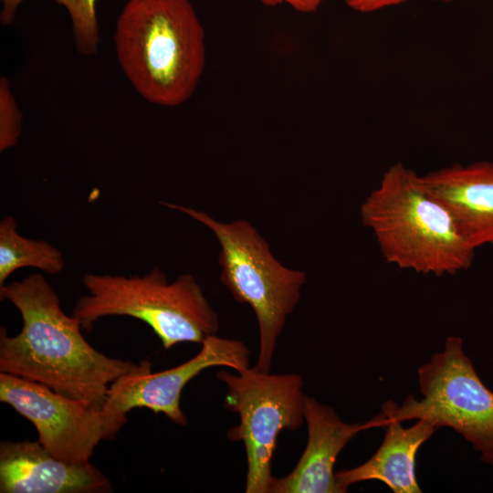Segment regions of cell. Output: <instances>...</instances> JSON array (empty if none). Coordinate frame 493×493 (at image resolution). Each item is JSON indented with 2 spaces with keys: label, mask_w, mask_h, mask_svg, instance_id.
I'll list each match as a JSON object with an SVG mask.
<instances>
[{
  "label": "cell",
  "mask_w": 493,
  "mask_h": 493,
  "mask_svg": "<svg viewBox=\"0 0 493 493\" xmlns=\"http://www.w3.org/2000/svg\"><path fill=\"white\" fill-rule=\"evenodd\" d=\"M35 267L49 275L65 268L63 254L45 240L21 236L12 215L0 222V287L17 269Z\"/></svg>",
  "instance_id": "cell-14"
},
{
  "label": "cell",
  "mask_w": 493,
  "mask_h": 493,
  "mask_svg": "<svg viewBox=\"0 0 493 493\" xmlns=\"http://www.w3.org/2000/svg\"><path fill=\"white\" fill-rule=\"evenodd\" d=\"M267 6L288 5L300 13H312L318 10L324 0H257Z\"/></svg>",
  "instance_id": "cell-18"
},
{
  "label": "cell",
  "mask_w": 493,
  "mask_h": 493,
  "mask_svg": "<svg viewBox=\"0 0 493 493\" xmlns=\"http://www.w3.org/2000/svg\"><path fill=\"white\" fill-rule=\"evenodd\" d=\"M493 246V245H492Z\"/></svg>",
  "instance_id": "cell-21"
},
{
  "label": "cell",
  "mask_w": 493,
  "mask_h": 493,
  "mask_svg": "<svg viewBox=\"0 0 493 493\" xmlns=\"http://www.w3.org/2000/svg\"><path fill=\"white\" fill-rule=\"evenodd\" d=\"M22 132V114L5 77L0 80V151L17 144Z\"/></svg>",
  "instance_id": "cell-16"
},
{
  "label": "cell",
  "mask_w": 493,
  "mask_h": 493,
  "mask_svg": "<svg viewBox=\"0 0 493 493\" xmlns=\"http://www.w3.org/2000/svg\"><path fill=\"white\" fill-rule=\"evenodd\" d=\"M114 43L123 72L149 102L175 107L194 92L205 46L190 0H128L116 22Z\"/></svg>",
  "instance_id": "cell-2"
},
{
  "label": "cell",
  "mask_w": 493,
  "mask_h": 493,
  "mask_svg": "<svg viewBox=\"0 0 493 493\" xmlns=\"http://www.w3.org/2000/svg\"><path fill=\"white\" fill-rule=\"evenodd\" d=\"M208 227L220 244V279L234 299L251 307L259 331V351L255 367L269 372L278 339L287 318L300 299L306 273L283 266L268 243L245 219L231 223L215 220L207 213L163 202Z\"/></svg>",
  "instance_id": "cell-5"
},
{
  "label": "cell",
  "mask_w": 493,
  "mask_h": 493,
  "mask_svg": "<svg viewBox=\"0 0 493 493\" xmlns=\"http://www.w3.org/2000/svg\"><path fill=\"white\" fill-rule=\"evenodd\" d=\"M50 1L63 6L69 15L77 50L81 55H95L100 44L95 7L97 0Z\"/></svg>",
  "instance_id": "cell-15"
},
{
  "label": "cell",
  "mask_w": 493,
  "mask_h": 493,
  "mask_svg": "<svg viewBox=\"0 0 493 493\" xmlns=\"http://www.w3.org/2000/svg\"><path fill=\"white\" fill-rule=\"evenodd\" d=\"M306 447L292 471L276 477L271 493H342L334 472L338 456L366 424L343 422L335 410L306 395Z\"/></svg>",
  "instance_id": "cell-11"
},
{
  "label": "cell",
  "mask_w": 493,
  "mask_h": 493,
  "mask_svg": "<svg viewBox=\"0 0 493 493\" xmlns=\"http://www.w3.org/2000/svg\"><path fill=\"white\" fill-rule=\"evenodd\" d=\"M473 248L493 245V163L452 164L422 176Z\"/></svg>",
  "instance_id": "cell-12"
},
{
  "label": "cell",
  "mask_w": 493,
  "mask_h": 493,
  "mask_svg": "<svg viewBox=\"0 0 493 493\" xmlns=\"http://www.w3.org/2000/svg\"><path fill=\"white\" fill-rule=\"evenodd\" d=\"M83 285L88 294L76 301L72 315L84 330L103 317L129 316L145 322L164 349L202 344L218 331V316L191 274L169 282L156 266L143 276L86 274Z\"/></svg>",
  "instance_id": "cell-4"
},
{
  "label": "cell",
  "mask_w": 493,
  "mask_h": 493,
  "mask_svg": "<svg viewBox=\"0 0 493 493\" xmlns=\"http://www.w3.org/2000/svg\"><path fill=\"white\" fill-rule=\"evenodd\" d=\"M421 399L408 395L401 405L384 402L380 415L400 422L425 419L460 434L493 467V392L477 375L458 336L417 371Z\"/></svg>",
  "instance_id": "cell-6"
},
{
  "label": "cell",
  "mask_w": 493,
  "mask_h": 493,
  "mask_svg": "<svg viewBox=\"0 0 493 493\" xmlns=\"http://www.w3.org/2000/svg\"><path fill=\"white\" fill-rule=\"evenodd\" d=\"M367 428L383 427V443L363 464L335 473L337 482L346 492L355 483L378 480L394 493L422 492L415 475V457L419 447L438 429L433 423L419 419L408 428L402 422L380 414L365 422Z\"/></svg>",
  "instance_id": "cell-13"
},
{
  "label": "cell",
  "mask_w": 493,
  "mask_h": 493,
  "mask_svg": "<svg viewBox=\"0 0 493 493\" xmlns=\"http://www.w3.org/2000/svg\"><path fill=\"white\" fill-rule=\"evenodd\" d=\"M0 298L23 320L16 335L0 328V372L102 406L110 384L142 366V361L112 358L93 348L79 320L64 312L58 295L39 273L1 286Z\"/></svg>",
  "instance_id": "cell-1"
},
{
  "label": "cell",
  "mask_w": 493,
  "mask_h": 493,
  "mask_svg": "<svg viewBox=\"0 0 493 493\" xmlns=\"http://www.w3.org/2000/svg\"><path fill=\"white\" fill-rule=\"evenodd\" d=\"M111 485L89 461L62 460L38 441L0 445L1 493H101Z\"/></svg>",
  "instance_id": "cell-10"
},
{
  "label": "cell",
  "mask_w": 493,
  "mask_h": 493,
  "mask_svg": "<svg viewBox=\"0 0 493 493\" xmlns=\"http://www.w3.org/2000/svg\"><path fill=\"white\" fill-rule=\"evenodd\" d=\"M385 261L436 277L467 269L475 257L449 212L430 195L422 176L402 163L391 165L361 206Z\"/></svg>",
  "instance_id": "cell-3"
},
{
  "label": "cell",
  "mask_w": 493,
  "mask_h": 493,
  "mask_svg": "<svg viewBox=\"0 0 493 493\" xmlns=\"http://www.w3.org/2000/svg\"><path fill=\"white\" fill-rule=\"evenodd\" d=\"M2 4L0 21L3 26L10 25L24 0H0Z\"/></svg>",
  "instance_id": "cell-19"
},
{
  "label": "cell",
  "mask_w": 493,
  "mask_h": 493,
  "mask_svg": "<svg viewBox=\"0 0 493 493\" xmlns=\"http://www.w3.org/2000/svg\"><path fill=\"white\" fill-rule=\"evenodd\" d=\"M0 401L30 421L37 441L62 460L89 461L100 441L114 439L101 406L39 383L0 372Z\"/></svg>",
  "instance_id": "cell-9"
},
{
  "label": "cell",
  "mask_w": 493,
  "mask_h": 493,
  "mask_svg": "<svg viewBox=\"0 0 493 493\" xmlns=\"http://www.w3.org/2000/svg\"><path fill=\"white\" fill-rule=\"evenodd\" d=\"M435 1L449 3V2H453V1H455V0H435Z\"/></svg>",
  "instance_id": "cell-20"
},
{
  "label": "cell",
  "mask_w": 493,
  "mask_h": 493,
  "mask_svg": "<svg viewBox=\"0 0 493 493\" xmlns=\"http://www.w3.org/2000/svg\"><path fill=\"white\" fill-rule=\"evenodd\" d=\"M249 349L239 340L208 336L199 352L173 368L153 372L148 359L140 369L112 383L101 408L115 438L127 422V414L135 408H147L163 414L179 425H187L181 408V396L186 384L204 370L226 366L235 372L249 367Z\"/></svg>",
  "instance_id": "cell-8"
},
{
  "label": "cell",
  "mask_w": 493,
  "mask_h": 493,
  "mask_svg": "<svg viewBox=\"0 0 493 493\" xmlns=\"http://www.w3.org/2000/svg\"><path fill=\"white\" fill-rule=\"evenodd\" d=\"M347 5L359 13H372L401 5L408 0H345Z\"/></svg>",
  "instance_id": "cell-17"
},
{
  "label": "cell",
  "mask_w": 493,
  "mask_h": 493,
  "mask_svg": "<svg viewBox=\"0 0 493 493\" xmlns=\"http://www.w3.org/2000/svg\"><path fill=\"white\" fill-rule=\"evenodd\" d=\"M216 377L226 386L224 406L239 417L227 432L244 444L246 456L245 491L271 493L275 477L271 463L278 435L296 431L305 421L303 380L298 373H271L255 366Z\"/></svg>",
  "instance_id": "cell-7"
}]
</instances>
